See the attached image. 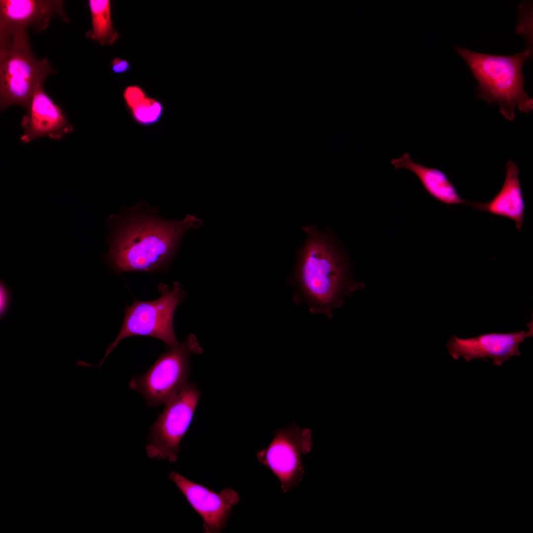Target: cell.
I'll return each mask as SVG.
<instances>
[{"instance_id": "obj_16", "label": "cell", "mask_w": 533, "mask_h": 533, "mask_svg": "<svg viewBox=\"0 0 533 533\" xmlns=\"http://www.w3.org/2000/svg\"><path fill=\"white\" fill-rule=\"evenodd\" d=\"M164 108L161 101L148 96L129 112L133 121L143 126H150L159 122Z\"/></svg>"}, {"instance_id": "obj_17", "label": "cell", "mask_w": 533, "mask_h": 533, "mask_svg": "<svg viewBox=\"0 0 533 533\" xmlns=\"http://www.w3.org/2000/svg\"><path fill=\"white\" fill-rule=\"evenodd\" d=\"M149 96L141 86L133 84L126 86L122 92V97L126 109L130 111L137 104Z\"/></svg>"}, {"instance_id": "obj_5", "label": "cell", "mask_w": 533, "mask_h": 533, "mask_svg": "<svg viewBox=\"0 0 533 533\" xmlns=\"http://www.w3.org/2000/svg\"><path fill=\"white\" fill-rule=\"evenodd\" d=\"M159 298L149 301L135 300L125 310V316L118 334L108 348L100 363L94 367L100 368L107 357L119 342L128 337L140 336L153 337L169 347L179 342L176 338L173 324L174 314L178 305L184 298L180 284L176 282L169 289L159 284Z\"/></svg>"}, {"instance_id": "obj_1", "label": "cell", "mask_w": 533, "mask_h": 533, "mask_svg": "<svg viewBox=\"0 0 533 533\" xmlns=\"http://www.w3.org/2000/svg\"><path fill=\"white\" fill-rule=\"evenodd\" d=\"M303 229L306 239L298 257L294 281L312 313L332 318L344 298L363 285L351 277L347 257L331 232L311 225Z\"/></svg>"}, {"instance_id": "obj_6", "label": "cell", "mask_w": 533, "mask_h": 533, "mask_svg": "<svg viewBox=\"0 0 533 533\" xmlns=\"http://www.w3.org/2000/svg\"><path fill=\"white\" fill-rule=\"evenodd\" d=\"M202 351L195 337L190 335L183 343L170 347L145 373L133 377L130 388L139 392L151 407L165 404L189 383L190 357Z\"/></svg>"}, {"instance_id": "obj_14", "label": "cell", "mask_w": 533, "mask_h": 533, "mask_svg": "<svg viewBox=\"0 0 533 533\" xmlns=\"http://www.w3.org/2000/svg\"><path fill=\"white\" fill-rule=\"evenodd\" d=\"M390 163L397 169L405 168L413 173L426 192L435 200L447 205L469 206L471 201L460 195L449 176L442 170L414 162L408 152L392 159Z\"/></svg>"}, {"instance_id": "obj_10", "label": "cell", "mask_w": 533, "mask_h": 533, "mask_svg": "<svg viewBox=\"0 0 533 533\" xmlns=\"http://www.w3.org/2000/svg\"><path fill=\"white\" fill-rule=\"evenodd\" d=\"M169 479L176 484L192 509L203 519V533L221 532L226 526L232 507L239 501L238 493L230 488L217 493L174 471L170 473Z\"/></svg>"}, {"instance_id": "obj_7", "label": "cell", "mask_w": 533, "mask_h": 533, "mask_svg": "<svg viewBox=\"0 0 533 533\" xmlns=\"http://www.w3.org/2000/svg\"><path fill=\"white\" fill-rule=\"evenodd\" d=\"M200 397L197 386L188 383L165 404L150 428L146 446L149 457L172 463L177 460L180 442L192 422Z\"/></svg>"}, {"instance_id": "obj_2", "label": "cell", "mask_w": 533, "mask_h": 533, "mask_svg": "<svg viewBox=\"0 0 533 533\" xmlns=\"http://www.w3.org/2000/svg\"><path fill=\"white\" fill-rule=\"evenodd\" d=\"M202 224L201 219L190 215L180 221L133 215L113 232L104 260L117 272L157 269L173 257L185 233Z\"/></svg>"}, {"instance_id": "obj_13", "label": "cell", "mask_w": 533, "mask_h": 533, "mask_svg": "<svg viewBox=\"0 0 533 533\" xmlns=\"http://www.w3.org/2000/svg\"><path fill=\"white\" fill-rule=\"evenodd\" d=\"M505 177L499 191L487 202L471 201L469 206L483 212L512 220L521 230L524 222L526 204L518 177L519 169L511 160L505 164Z\"/></svg>"}, {"instance_id": "obj_3", "label": "cell", "mask_w": 533, "mask_h": 533, "mask_svg": "<svg viewBox=\"0 0 533 533\" xmlns=\"http://www.w3.org/2000/svg\"><path fill=\"white\" fill-rule=\"evenodd\" d=\"M528 41L520 52L499 55L476 52L455 46L478 83V99L489 104L496 103L499 112L509 121L515 116L517 107L522 112L533 111V99L524 89L522 69L532 53V34L525 36Z\"/></svg>"}, {"instance_id": "obj_8", "label": "cell", "mask_w": 533, "mask_h": 533, "mask_svg": "<svg viewBox=\"0 0 533 533\" xmlns=\"http://www.w3.org/2000/svg\"><path fill=\"white\" fill-rule=\"evenodd\" d=\"M311 431L295 423L277 429L269 446L256 453L258 460L278 478L283 492L297 487L305 472L303 455L312 449Z\"/></svg>"}, {"instance_id": "obj_15", "label": "cell", "mask_w": 533, "mask_h": 533, "mask_svg": "<svg viewBox=\"0 0 533 533\" xmlns=\"http://www.w3.org/2000/svg\"><path fill=\"white\" fill-rule=\"evenodd\" d=\"M92 28L86 33L89 39L102 45H112L119 38V33L114 28L111 18V2L109 0H89Z\"/></svg>"}, {"instance_id": "obj_12", "label": "cell", "mask_w": 533, "mask_h": 533, "mask_svg": "<svg viewBox=\"0 0 533 533\" xmlns=\"http://www.w3.org/2000/svg\"><path fill=\"white\" fill-rule=\"evenodd\" d=\"M59 17L69 22L63 6L58 0H0V33L32 26L38 32L48 26L50 20Z\"/></svg>"}, {"instance_id": "obj_18", "label": "cell", "mask_w": 533, "mask_h": 533, "mask_svg": "<svg viewBox=\"0 0 533 533\" xmlns=\"http://www.w3.org/2000/svg\"><path fill=\"white\" fill-rule=\"evenodd\" d=\"M0 313L2 318L9 309L11 301V294L9 289L2 281L0 285Z\"/></svg>"}, {"instance_id": "obj_9", "label": "cell", "mask_w": 533, "mask_h": 533, "mask_svg": "<svg viewBox=\"0 0 533 533\" xmlns=\"http://www.w3.org/2000/svg\"><path fill=\"white\" fill-rule=\"evenodd\" d=\"M533 320L527 324L529 330L507 333L494 332L475 337L460 339L452 335L445 344L449 354L455 360L460 357L469 362L475 359L492 358L495 365L501 366L513 356H520L519 345L533 336Z\"/></svg>"}, {"instance_id": "obj_4", "label": "cell", "mask_w": 533, "mask_h": 533, "mask_svg": "<svg viewBox=\"0 0 533 533\" xmlns=\"http://www.w3.org/2000/svg\"><path fill=\"white\" fill-rule=\"evenodd\" d=\"M27 29L0 33V106L29 108L36 90L55 73L47 58L33 54Z\"/></svg>"}, {"instance_id": "obj_11", "label": "cell", "mask_w": 533, "mask_h": 533, "mask_svg": "<svg viewBox=\"0 0 533 533\" xmlns=\"http://www.w3.org/2000/svg\"><path fill=\"white\" fill-rule=\"evenodd\" d=\"M26 111L21 121L24 133L20 140L23 143L44 137L58 140L74 131L63 110L46 94L42 86L36 90Z\"/></svg>"}, {"instance_id": "obj_19", "label": "cell", "mask_w": 533, "mask_h": 533, "mask_svg": "<svg viewBox=\"0 0 533 533\" xmlns=\"http://www.w3.org/2000/svg\"><path fill=\"white\" fill-rule=\"evenodd\" d=\"M112 71L116 75H123L132 69L131 63L125 59L115 57L111 63Z\"/></svg>"}]
</instances>
